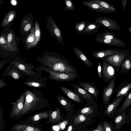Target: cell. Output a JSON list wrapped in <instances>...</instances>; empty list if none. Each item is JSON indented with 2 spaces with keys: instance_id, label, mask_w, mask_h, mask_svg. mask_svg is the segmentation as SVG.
Wrapping results in <instances>:
<instances>
[{
  "instance_id": "cell-29",
  "label": "cell",
  "mask_w": 131,
  "mask_h": 131,
  "mask_svg": "<svg viewBox=\"0 0 131 131\" xmlns=\"http://www.w3.org/2000/svg\"><path fill=\"white\" fill-rule=\"evenodd\" d=\"M90 1L97 4L110 11L114 12L116 9L110 3L104 0H89Z\"/></svg>"
},
{
  "instance_id": "cell-53",
  "label": "cell",
  "mask_w": 131,
  "mask_h": 131,
  "mask_svg": "<svg viewBox=\"0 0 131 131\" xmlns=\"http://www.w3.org/2000/svg\"><path fill=\"white\" fill-rule=\"evenodd\" d=\"M1 107H0V114H1Z\"/></svg>"
},
{
  "instance_id": "cell-27",
  "label": "cell",
  "mask_w": 131,
  "mask_h": 131,
  "mask_svg": "<svg viewBox=\"0 0 131 131\" xmlns=\"http://www.w3.org/2000/svg\"><path fill=\"white\" fill-rule=\"evenodd\" d=\"M58 103L66 110H70L72 105L70 101L62 95H58L56 97Z\"/></svg>"
},
{
  "instance_id": "cell-5",
  "label": "cell",
  "mask_w": 131,
  "mask_h": 131,
  "mask_svg": "<svg viewBox=\"0 0 131 131\" xmlns=\"http://www.w3.org/2000/svg\"><path fill=\"white\" fill-rule=\"evenodd\" d=\"M130 50H121L117 53L108 57L101 59L104 60L111 64L116 71L120 73V68L125 57L129 54Z\"/></svg>"
},
{
  "instance_id": "cell-9",
  "label": "cell",
  "mask_w": 131,
  "mask_h": 131,
  "mask_svg": "<svg viewBox=\"0 0 131 131\" xmlns=\"http://www.w3.org/2000/svg\"><path fill=\"white\" fill-rule=\"evenodd\" d=\"M116 79L115 77L111 80L107 85L104 87L102 98L103 103L105 105L108 104L114 92Z\"/></svg>"
},
{
  "instance_id": "cell-28",
  "label": "cell",
  "mask_w": 131,
  "mask_h": 131,
  "mask_svg": "<svg viewBox=\"0 0 131 131\" xmlns=\"http://www.w3.org/2000/svg\"><path fill=\"white\" fill-rule=\"evenodd\" d=\"M96 42L103 43L105 45L110 46H115L121 48L125 47L126 46L120 43L113 40L100 38L96 36L95 38Z\"/></svg>"
},
{
  "instance_id": "cell-30",
  "label": "cell",
  "mask_w": 131,
  "mask_h": 131,
  "mask_svg": "<svg viewBox=\"0 0 131 131\" xmlns=\"http://www.w3.org/2000/svg\"><path fill=\"white\" fill-rule=\"evenodd\" d=\"M16 13L14 10L9 11L4 19L1 24L2 27L6 26L13 20L16 16Z\"/></svg>"
},
{
  "instance_id": "cell-36",
  "label": "cell",
  "mask_w": 131,
  "mask_h": 131,
  "mask_svg": "<svg viewBox=\"0 0 131 131\" xmlns=\"http://www.w3.org/2000/svg\"><path fill=\"white\" fill-rule=\"evenodd\" d=\"M34 25L35 36L37 42H38L40 40V31L39 23L36 20L35 21Z\"/></svg>"
},
{
  "instance_id": "cell-21",
  "label": "cell",
  "mask_w": 131,
  "mask_h": 131,
  "mask_svg": "<svg viewBox=\"0 0 131 131\" xmlns=\"http://www.w3.org/2000/svg\"><path fill=\"white\" fill-rule=\"evenodd\" d=\"M73 49L75 54L81 61L90 68L93 67V64L83 52L75 46L73 47Z\"/></svg>"
},
{
  "instance_id": "cell-48",
  "label": "cell",
  "mask_w": 131,
  "mask_h": 131,
  "mask_svg": "<svg viewBox=\"0 0 131 131\" xmlns=\"http://www.w3.org/2000/svg\"><path fill=\"white\" fill-rule=\"evenodd\" d=\"M103 127L101 125H99L97 129L95 130L88 131H103Z\"/></svg>"
},
{
  "instance_id": "cell-19",
  "label": "cell",
  "mask_w": 131,
  "mask_h": 131,
  "mask_svg": "<svg viewBox=\"0 0 131 131\" xmlns=\"http://www.w3.org/2000/svg\"><path fill=\"white\" fill-rule=\"evenodd\" d=\"M59 88L66 96L72 100L79 103L82 102L83 98L76 92L65 86H59Z\"/></svg>"
},
{
  "instance_id": "cell-41",
  "label": "cell",
  "mask_w": 131,
  "mask_h": 131,
  "mask_svg": "<svg viewBox=\"0 0 131 131\" xmlns=\"http://www.w3.org/2000/svg\"><path fill=\"white\" fill-rule=\"evenodd\" d=\"M66 9L69 10H73L75 9V7L72 2L70 0H65Z\"/></svg>"
},
{
  "instance_id": "cell-49",
  "label": "cell",
  "mask_w": 131,
  "mask_h": 131,
  "mask_svg": "<svg viewBox=\"0 0 131 131\" xmlns=\"http://www.w3.org/2000/svg\"><path fill=\"white\" fill-rule=\"evenodd\" d=\"M72 125H70L68 127L67 131H72Z\"/></svg>"
},
{
  "instance_id": "cell-33",
  "label": "cell",
  "mask_w": 131,
  "mask_h": 131,
  "mask_svg": "<svg viewBox=\"0 0 131 131\" xmlns=\"http://www.w3.org/2000/svg\"><path fill=\"white\" fill-rule=\"evenodd\" d=\"M87 23V22L85 20L81 21L77 23L74 25L75 29L78 34H81L85 28Z\"/></svg>"
},
{
  "instance_id": "cell-6",
  "label": "cell",
  "mask_w": 131,
  "mask_h": 131,
  "mask_svg": "<svg viewBox=\"0 0 131 131\" xmlns=\"http://www.w3.org/2000/svg\"><path fill=\"white\" fill-rule=\"evenodd\" d=\"M46 28L51 35L62 45H63V38L61 31L52 18L47 15Z\"/></svg>"
},
{
  "instance_id": "cell-26",
  "label": "cell",
  "mask_w": 131,
  "mask_h": 131,
  "mask_svg": "<svg viewBox=\"0 0 131 131\" xmlns=\"http://www.w3.org/2000/svg\"><path fill=\"white\" fill-rule=\"evenodd\" d=\"M125 97L124 96L122 95L117 98H115L113 102L107 107L105 111L106 113L108 115H110L113 113L123 100Z\"/></svg>"
},
{
  "instance_id": "cell-35",
  "label": "cell",
  "mask_w": 131,
  "mask_h": 131,
  "mask_svg": "<svg viewBox=\"0 0 131 131\" xmlns=\"http://www.w3.org/2000/svg\"><path fill=\"white\" fill-rule=\"evenodd\" d=\"M49 116V114L47 111L41 112L34 115L32 118L34 122L38 121L42 118H47Z\"/></svg>"
},
{
  "instance_id": "cell-16",
  "label": "cell",
  "mask_w": 131,
  "mask_h": 131,
  "mask_svg": "<svg viewBox=\"0 0 131 131\" xmlns=\"http://www.w3.org/2000/svg\"><path fill=\"white\" fill-rule=\"evenodd\" d=\"M97 36L101 38L111 39L125 46H126V44L122 39L118 38L116 35L107 30L101 31L98 33Z\"/></svg>"
},
{
  "instance_id": "cell-14",
  "label": "cell",
  "mask_w": 131,
  "mask_h": 131,
  "mask_svg": "<svg viewBox=\"0 0 131 131\" xmlns=\"http://www.w3.org/2000/svg\"><path fill=\"white\" fill-rule=\"evenodd\" d=\"M131 82L126 80L122 82L116 91L115 98L124 95L126 96L131 91Z\"/></svg>"
},
{
  "instance_id": "cell-15",
  "label": "cell",
  "mask_w": 131,
  "mask_h": 131,
  "mask_svg": "<svg viewBox=\"0 0 131 131\" xmlns=\"http://www.w3.org/2000/svg\"><path fill=\"white\" fill-rule=\"evenodd\" d=\"M72 87L75 92L88 102L94 101L93 97L88 92L76 83H72Z\"/></svg>"
},
{
  "instance_id": "cell-39",
  "label": "cell",
  "mask_w": 131,
  "mask_h": 131,
  "mask_svg": "<svg viewBox=\"0 0 131 131\" xmlns=\"http://www.w3.org/2000/svg\"><path fill=\"white\" fill-rule=\"evenodd\" d=\"M93 108V106L90 105L82 108L81 110L80 113L85 114H91L94 112Z\"/></svg>"
},
{
  "instance_id": "cell-43",
  "label": "cell",
  "mask_w": 131,
  "mask_h": 131,
  "mask_svg": "<svg viewBox=\"0 0 131 131\" xmlns=\"http://www.w3.org/2000/svg\"><path fill=\"white\" fill-rule=\"evenodd\" d=\"M103 127L104 131H113L111 126L107 122H105Z\"/></svg>"
},
{
  "instance_id": "cell-45",
  "label": "cell",
  "mask_w": 131,
  "mask_h": 131,
  "mask_svg": "<svg viewBox=\"0 0 131 131\" xmlns=\"http://www.w3.org/2000/svg\"><path fill=\"white\" fill-rule=\"evenodd\" d=\"M10 59H5L0 60V70L8 62H9Z\"/></svg>"
},
{
  "instance_id": "cell-7",
  "label": "cell",
  "mask_w": 131,
  "mask_h": 131,
  "mask_svg": "<svg viewBox=\"0 0 131 131\" xmlns=\"http://www.w3.org/2000/svg\"><path fill=\"white\" fill-rule=\"evenodd\" d=\"M102 64V76L104 82L109 83L116 75L114 68L105 61L103 60Z\"/></svg>"
},
{
  "instance_id": "cell-50",
  "label": "cell",
  "mask_w": 131,
  "mask_h": 131,
  "mask_svg": "<svg viewBox=\"0 0 131 131\" xmlns=\"http://www.w3.org/2000/svg\"><path fill=\"white\" fill-rule=\"evenodd\" d=\"M12 4L13 5H15L16 4V1L15 0H12V1L11 2Z\"/></svg>"
},
{
  "instance_id": "cell-18",
  "label": "cell",
  "mask_w": 131,
  "mask_h": 131,
  "mask_svg": "<svg viewBox=\"0 0 131 131\" xmlns=\"http://www.w3.org/2000/svg\"><path fill=\"white\" fill-rule=\"evenodd\" d=\"M119 50L117 49L110 48L100 50L93 52L91 55L95 58L101 59L115 54L118 52Z\"/></svg>"
},
{
  "instance_id": "cell-4",
  "label": "cell",
  "mask_w": 131,
  "mask_h": 131,
  "mask_svg": "<svg viewBox=\"0 0 131 131\" xmlns=\"http://www.w3.org/2000/svg\"><path fill=\"white\" fill-rule=\"evenodd\" d=\"M24 59L19 58L10 59V64H13L15 67L21 71L25 75L29 77L33 78H39L42 76L34 69L35 68L34 64L31 62L29 64L25 63Z\"/></svg>"
},
{
  "instance_id": "cell-13",
  "label": "cell",
  "mask_w": 131,
  "mask_h": 131,
  "mask_svg": "<svg viewBox=\"0 0 131 131\" xmlns=\"http://www.w3.org/2000/svg\"><path fill=\"white\" fill-rule=\"evenodd\" d=\"M78 84L84 90L92 94L96 100L97 99L99 94V91L94 83L81 82Z\"/></svg>"
},
{
  "instance_id": "cell-51",
  "label": "cell",
  "mask_w": 131,
  "mask_h": 131,
  "mask_svg": "<svg viewBox=\"0 0 131 131\" xmlns=\"http://www.w3.org/2000/svg\"><path fill=\"white\" fill-rule=\"evenodd\" d=\"M128 30L131 33V27H130L128 28Z\"/></svg>"
},
{
  "instance_id": "cell-52",
  "label": "cell",
  "mask_w": 131,
  "mask_h": 131,
  "mask_svg": "<svg viewBox=\"0 0 131 131\" xmlns=\"http://www.w3.org/2000/svg\"><path fill=\"white\" fill-rule=\"evenodd\" d=\"M3 2L2 1L0 0V4H2V3H3Z\"/></svg>"
},
{
  "instance_id": "cell-32",
  "label": "cell",
  "mask_w": 131,
  "mask_h": 131,
  "mask_svg": "<svg viewBox=\"0 0 131 131\" xmlns=\"http://www.w3.org/2000/svg\"><path fill=\"white\" fill-rule=\"evenodd\" d=\"M15 129L17 131H41L39 128L29 125H19L15 127Z\"/></svg>"
},
{
  "instance_id": "cell-22",
  "label": "cell",
  "mask_w": 131,
  "mask_h": 131,
  "mask_svg": "<svg viewBox=\"0 0 131 131\" xmlns=\"http://www.w3.org/2000/svg\"><path fill=\"white\" fill-rule=\"evenodd\" d=\"M33 16L29 14L24 18L21 24V28L24 32L27 33L32 27L33 23Z\"/></svg>"
},
{
  "instance_id": "cell-37",
  "label": "cell",
  "mask_w": 131,
  "mask_h": 131,
  "mask_svg": "<svg viewBox=\"0 0 131 131\" xmlns=\"http://www.w3.org/2000/svg\"><path fill=\"white\" fill-rule=\"evenodd\" d=\"M68 122V121H64L58 125L53 126V129L55 131H59L63 130L65 128Z\"/></svg>"
},
{
  "instance_id": "cell-44",
  "label": "cell",
  "mask_w": 131,
  "mask_h": 131,
  "mask_svg": "<svg viewBox=\"0 0 131 131\" xmlns=\"http://www.w3.org/2000/svg\"><path fill=\"white\" fill-rule=\"evenodd\" d=\"M97 72L99 78H101L102 77V64L100 61L98 63Z\"/></svg>"
},
{
  "instance_id": "cell-23",
  "label": "cell",
  "mask_w": 131,
  "mask_h": 131,
  "mask_svg": "<svg viewBox=\"0 0 131 131\" xmlns=\"http://www.w3.org/2000/svg\"><path fill=\"white\" fill-rule=\"evenodd\" d=\"M131 56L127 55L123 60L121 66L120 73L122 74H128L131 68Z\"/></svg>"
},
{
  "instance_id": "cell-47",
  "label": "cell",
  "mask_w": 131,
  "mask_h": 131,
  "mask_svg": "<svg viewBox=\"0 0 131 131\" xmlns=\"http://www.w3.org/2000/svg\"><path fill=\"white\" fill-rule=\"evenodd\" d=\"M127 0H122L121 4L122 10H124L125 9L126 5L127 3Z\"/></svg>"
},
{
  "instance_id": "cell-10",
  "label": "cell",
  "mask_w": 131,
  "mask_h": 131,
  "mask_svg": "<svg viewBox=\"0 0 131 131\" xmlns=\"http://www.w3.org/2000/svg\"><path fill=\"white\" fill-rule=\"evenodd\" d=\"M2 75L3 77L9 76L15 79L18 80L26 76L21 71L11 64H10L5 69Z\"/></svg>"
},
{
  "instance_id": "cell-46",
  "label": "cell",
  "mask_w": 131,
  "mask_h": 131,
  "mask_svg": "<svg viewBox=\"0 0 131 131\" xmlns=\"http://www.w3.org/2000/svg\"><path fill=\"white\" fill-rule=\"evenodd\" d=\"M8 84V83L5 82L4 79L0 80V90L5 87Z\"/></svg>"
},
{
  "instance_id": "cell-3",
  "label": "cell",
  "mask_w": 131,
  "mask_h": 131,
  "mask_svg": "<svg viewBox=\"0 0 131 131\" xmlns=\"http://www.w3.org/2000/svg\"><path fill=\"white\" fill-rule=\"evenodd\" d=\"M34 70L42 76L41 72L44 71L49 73V80L58 81L70 82L79 78L78 72L64 73L54 71L42 66H39Z\"/></svg>"
},
{
  "instance_id": "cell-2",
  "label": "cell",
  "mask_w": 131,
  "mask_h": 131,
  "mask_svg": "<svg viewBox=\"0 0 131 131\" xmlns=\"http://www.w3.org/2000/svg\"><path fill=\"white\" fill-rule=\"evenodd\" d=\"M25 91L24 107L21 115H23L37 107L48 103V100L40 91L34 89L32 91L27 89Z\"/></svg>"
},
{
  "instance_id": "cell-34",
  "label": "cell",
  "mask_w": 131,
  "mask_h": 131,
  "mask_svg": "<svg viewBox=\"0 0 131 131\" xmlns=\"http://www.w3.org/2000/svg\"><path fill=\"white\" fill-rule=\"evenodd\" d=\"M131 104V91L126 96L120 109L121 112L124 111L126 108L128 107Z\"/></svg>"
},
{
  "instance_id": "cell-17",
  "label": "cell",
  "mask_w": 131,
  "mask_h": 131,
  "mask_svg": "<svg viewBox=\"0 0 131 131\" xmlns=\"http://www.w3.org/2000/svg\"><path fill=\"white\" fill-rule=\"evenodd\" d=\"M101 26L96 22H87L86 27L81 34L84 35H89L97 33L100 30Z\"/></svg>"
},
{
  "instance_id": "cell-42",
  "label": "cell",
  "mask_w": 131,
  "mask_h": 131,
  "mask_svg": "<svg viewBox=\"0 0 131 131\" xmlns=\"http://www.w3.org/2000/svg\"><path fill=\"white\" fill-rule=\"evenodd\" d=\"M124 119V117L123 115H120L115 119V122L116 126L120 125L123 123Z\"/></svg>"
},
{
  "instance_id": "cell-12",
  "label": "cell",
  "mask_w": 131,
  "mask_h": 131,
  "mask_svg": "<svg viewBox=\"0 0 131 131\" xmlns=\"http://www.w3.org/2000/svg\"><path fill=\"white\" fill-rule=\"evenodd\" d=\"M25 94V91H24L14 103L12 110L13 117L17 116L20 114L24 107Z\"/></svg>"
},
{
  "instance_id": "cell-31",
  "label": "cell",
  "mask_w": 131,
  "mask_h": 131,
  "mask_svg": "<svg viewBox=\"0 0 131 131\" xmlns=\"http://www.w3.org/2000/svg\"><path fill=\"white\" fill-rule=\"evenodd\" d=\"M60 112L61 110L57 107L54 111L51 113L49 115L50 122H54L60 121L61 119Z\"/></svg>"
},
{
  "instance_id": "cell-8",
  "label": "cell",
  "mask_w": 131,
  "mask_h": 131,
  "mask_svg": "<svg viewBox=\"0 0 131 131\" xmlns=\"http://www.w3.org/2000/svg\"><path fill=\"white\" fill-rule=\"evenodd\" d=\"M94 20L95 22L100 24L101 26L110 30L119 31L121 29L117 21L114 19L101 16L96 17Z\"/></svg>"
},
{
  "instance_id": "cell-11",
  "label": "cell",
  "mask_w": 131,
  "mask_h": 131,
  "mask_svg": "<svg viewBox=\"0 0 131 131\" xmlns=\"http://www.w3.org/2000/svg\"><path fill=\"white\" fill-rule=\"evenodd\" d=\"M49 80L46 77L39 78H33L29 77L27 80L22 83L24 85L32 87L42 88L46 87L47 82Z\"/></svg>"
},
{
  "instance_id": "cell-40",
  "label": "cell",
  "mask_w": 131,
  "mask_h": 131,
  "mask_svg": "<svg viewBox=\"0 0 131 131\" xmlns=\"http://www.w3.org/2000/svg\"><path fill=\"white\" fill-rule=\"evenodd\" d=\"M0 45L3 49L8 51L7 39L6 40L4 37L2 36L0 37Z\"/></svg>"
},
{
  "instance_id": "cell-20",
  "label": "cell",
  "mask_w": 131,
  "mask_h": 131,
  "mask_svg": "<svg viewBox=\"0 0 131 131\" xmlns=\"http://www.w3.org/2000/svg\"><path fill=\"white\" fill-rule=\"evenodd\" d=\"M83 4L87 6L90 10L97 12L101 13H113L97 4L91 2L89 0L83 1Z\"/></svg>"
},
{
  "instance_id": "cell-25",
  "label": "cell",
  "mask_w": 131,
  "mask_h": 131,
  "mask_svg": "<svg viewBox=\"0 0 131 131\" xmlns=\"http://www.w3.org/2000/svg\"><path fill=\"white\" fill-rule=\"evenodd\" d=\"M7 42L8 51L13 52L17 50V42L15 40L14 35L12 31L9 32L7 35Z\"/></svg>"
},
{
  "instance_id": "cell-38",
  "label": "cell",
  "mask_w": 131,
  "mask_h": 131,
  "mask_svg": "<svg viewBox=\"0 0 131 131\" xmlns=\"http://www.w3.org/2000/svg\"><path fill=\"white\" fill-rule=\"evenodd\" d=\"M86 120L85 116L82 115H79L76 116L74 119V125H77Z\"/></svg>"
},
{
  "instance_id": "cell-1",
  "label": "cell",
  "mask_w": 131,
  "mask_h": 131,
  "mask_svg": "<svg viewBox=\"0 0 131 131\" xmlns=\"http://www.w3.org/2000/svg\"><path fill=\"white\" fill-rule=\"evenodd\" d=\"M43 67L60 72L77 73L78 71L70 61L61 54L56 52H43L35 58Z\"/></svg>"
},
{
  "instance_id": "cell-24",
  "label": "cell",
  "mask_w": 131,
  "mask_h": 131,
  "mask_svg": "<svg viewBox=\"0 0 131 131\" xmlns=\"http://www.w3.org/2000/svg\"><path fill=\"white\" fill-rule=\"evenodd\" d=\"M26 47L28 48H30L37 45V42L35 34V27L33 26L30 30V33L26 40Z\"/></svg>"
}]
</instances>
